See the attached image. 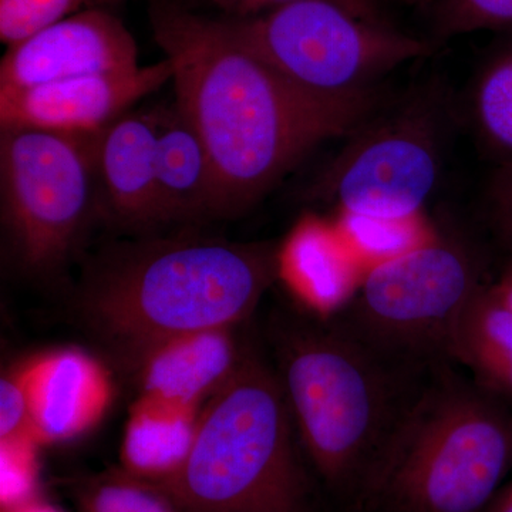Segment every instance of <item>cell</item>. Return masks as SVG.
<instances>
[{
    "mask_svg": "<svg viewBox=\"0 0 512 512\" xmlns=\"http://www.w3.org/2000/svg\"><path fill=\"white\" fill-rule=\"evenodd\" d=\"M151 25L173 67L175 104L210 157L215 218L247 211L375 104L370 89L336 96L303 89L239 45L222 20L174 3H154Z\"/></svg>",
    "mask_w": 512,
    "mask_h": 512,
    "instance_id": "6da1fadb",
    "label": "cell"
},
{
    "mask_svg": "<svg viewBox=\"0 0 512 512\" xmlns=\"http://www.w3.org/2000/svg\"><path fill=\"white\" fill-rule=\"evenodd\" d=\"M279 278V249L208 237H144L103 249L72 301L80 329L130 372L168 340L238 328Z\"/></svg>",
    "mask_w": 512,
    "mask_h": 512,
    "instance_id": "7a4b0ae2",
    "label": "cell"
},
{
    "mask_svg": "<svg viewBox=\"0 0 512 512\" xmlns=\"http://www.w3.org/2000/svg\"><path fill=\"white\" fill-rule=\"evenodd\" d=\"M269 340L302 451L355 511L380 450L433 367L400 365L335 318L278 315Z\"/></svg>",
    "mask_w": 512,
    "mask_h": 512,
    "instance_id": "3957f363",
    "label": "cell"
},
{
    "mask_svg": "<svg viewBox=\"0 0 512 512\" xmlns=\"http://www.w3.org/2000/svg\"><path fill=\"white\" fill-rule=\"evenodd\" d=\"M434 366L387 437L355 512H484L512 468V413Z\"/></svg>",
    "mask_w": 512,
    "mask_h": 512,
    "instance_id": "277c9868",
    "label": "cell"
},
{
    "mask_svg": "<svg viewBox=\"0 0 512 512\" xmlns=\"http://www.w3.org/2000/svg\"><path fill=\"white\" fill-rule=\"evenodd\" d=\"M275 366L244 340L201 407L190 453L161 487L183 512H311V481Z\"/></svg>",
    "mask_w": 512,
    "mask_h": 512,
    "instance_id": "5b68a950",
    "label": "cell"
},
{
    "mask_svg": "<svg viewBox=\"0 0 512 512\" xmlns=\"http://www.w3.org/2000/svg\"><path fill=\"white\" fill-rule=\"evenodd\" d=\"M483 288L467 249L434 237L369 266L335 319L392 362L443 365L458 320Z\"/></svg>",
    "mask_w": 512,
    "mask_h": 512,
    "instance_id": "8992f818",
    "label": "cell"
},
{
    "mask_svg": "<svg viewBox=\"0 0 512 512\" xmlns=\"http://www.w3.org/2000/svg\"><path fill=\"white\" fill-rule=\"evenodd\" d=\"M97 134L2 130L3 227L25 274L46 278L62 271L99 215Z\"/></svg>",
    "mask_w": 512,
    "mask_h": 512,
    "instance_id": "52a82bcc",
    "label": "cell"
},
{
    "mask_svg": "<svg viewBox=\"0 0 512 512\" xmlns=\"http://www.w3.org/2000/svg\"><path fill=\"white\" fill-rule=\"evenodd\" d=\"M222 22L286 79L330 96L369 89L370 80L430 52L423 40L360 18L335 0H295Z\"/></svg>",
    "mask_w": 512,
    "mask_h": 512,
    "instance_id": "ba28073f",
    "label": "cell"
},
{
    "mask_svg": "<svg viewBox=\"0 0 512 512\" xmlns=\"http://www.w3.org/2000/svg\"><path fill=\"white\" fill-rule=\"evenodd\" d=\"M439 153L429 123L400 117L370 130L326 175V194L342 217L403 222L420 217L437 183Z\"/></svg>",
    "mask_w": 512,
    "mask_h": 512,
    "instance_id": "9c48e42d",
    "label": "cell"
},
{
    "mask_svg": "<svg viewBox=\"0 0 512 512\" xmlns=\"http://www.w3.org/2000/svg\"><path fill=\"white\" fill-rule=\"evenodd\" d=\"M136 40L119 18L87 8L19 45L0 62V93L138 69Z\"/></svg>",
    "mask_w": 512,
    "mask_h": 512,
    "instance_id": "30bf717a",
    "label": "cell"
},
{
    "mask_svg": "<svg viewBox=\"0 0 512 512\" xmlns=\"http://www.w3.org/2000/svg\"><path fill=\"white\" fill-rule=\"evenodd\" d=\"M173 79L170 60L130 72L94 74L0 93V127L93 134Z\"/></svg>",
    "mask_w": 512,
    "mask_h": 512,
    "instance_id": "8fae6325",
    "label": "cell"
},
{
    "mask_svg": "<svg viewBox=\"0 0 512 512\" xmlns=\"http://www.w3.org/2000/svg\"><path fill=\"white\" fill-rule=\"evenodd\" d=\"M16 366L28 390L40 447L77 439L109 409L113 399L109 370L83 350H50Z\"/></svg>",
    "mask_w": 512,
    "mask_h": 512,
    "instance_id": "7c38bea8",
    "label": "cell"
},
{
    "mask_svg": "<svg viewBox=\"0 0 512 512\" xmlns=\"http://www.w3.org/2000/svg\"><path fill=\"white\" fill-rule=\"evenodd\" d=\"M157 114L128 113L97 134L99 215L114 227L151 234L163 227L157 195Z\"/></svg>",
    "mask_w": 512,
    "mask_h": 512,
    "instance_id": "4fadbf2b",
    "label": "cell"
},
{
    "mask_svg": "<svg viewBox=\"0 0 512 512\" xmlns=\"http://www.w3.org/2000/svg\"><path fill=\"white\" fill-rule=\"evenodd\" d=\"M237 329L191 333L150 350L128 372L136 382L137 402L201 409L241 359L244 342Z\"/></svg>",
    "mask_w": 512,
    "mask_h": 512,
    "instance_id": "5bb4252c",
    "label": "cell"
},
{
    "mask_svg": "<svg viewBox=\"0 0 512 512\" xmlns=\"http://www.w3.org/2000/svg\"><path fill=\"white\" fill-rule=\"evenodd\" d=\"M357 258L338 225L305 218L279 248V278L315 315L328 318L359 288L365 274Z\"/></svg>",
    "mask_w": 512,
    "mask_h": 512,
    "instance_id": "9a60e30c",
    "label": "cell"
},
{
    "mask_svg": "<svg viewBox=\"0 0 512 512\" xmlns=\"http://www.w3.org/2000/svg\"><path fill=\"white\" fill-rule=\"evenodd\" d=\"M157 195L163 225L215 218V178L201 138L177 104L156 110Z\"/></svg>",
    "mask_w": 512,
    "mask_h": 512,
    "instance_id": "2e32d148",
    "label": "cell"
},
{
    "mask_svg": "<svg viewBox=\"0 0 512 512\" xmlns=\"http://www.w3.org/2000/svg\"><path fill=\"white\" fill-rule=\"evenodd\" d=\"M200 412L136 400L121 444V467L154 483L173 477L190 453Z\"/></svg>",
    "mask_w": 512,
    "mask_h": 512,
    "instance_id": "e0dca14e",
    "label": "cell"
},
{
    "mask_svg": "<svg viewBox=\"0 0 512 512\" xmlns=\"http://www.w3.org/2000/svg\"><path fill=\"white\" fill-rule=\"evenodd\" d=\"M450 360L468 367L485 389L512 396V313L483 288L458 320Z\"/></svg>",
    "mask_w": 512,
    "mask_h": 512,
    "instance_id": "ac0fdd59",
    "label": "cell"
},
{
    "mask_svg": "<svg viewBox=\"0 0 512 512\" xmlns=\"http://www.w3.org/2000/svg\"><path fill=\"white\" fill-rule=\"evenodd\" d=\"M70 491L80 512H183L160 484L121 466L76 478Z\"/></svg>",
    "mask_w": 512,
    "mask_h": 512,
    "instance_id": "d6986e66",
    "label": "cell"
},
{
    "mask_svg": "<svg viewBox=\"0 0 512 512\" xmlns=\"http://www.w3.org/2000/svg\"><path fill=\"white\" fill-rule=\"evenodd\" d=\"M477 117L485 136L512 153V52L490 64L477 90Z\"/></svg>",
    "mask_w": 512,
    "mask_h": 512,
    "instance_id": "ffe728a7",
    "label": "cell"
},
{
    "mask_svg": "<svg viewBox=\"0 0 512 512\" xmlns=\"http://www.w3.org/2000/svg\"><path fill=\"white\" fill-rule=\"evenodd\" d=\"M93 0H0V40L12 47L60 20L90 8Z\"/></svg>",
    "mask_w": 512,
    "mask_h": 512,
    "instance_id": "44dd1931",
    "label": "cell"
},
{
    "mask_svg": "<svg viewBox=\"0 0 512 512\" xmlns=\"http://www.w3.org/2000/svg\"><path fill=\"white\" fill-rule=\"evenodd\" d=\"M36 444H0V511L5 512L39 498Z\"/></svg>",
    "mask_w": 512,
    "mask_h": 512,
    "instance_id": "7402d4cb",
    "label": "cell"
},
{
    "mask_svg": "<svg viewBox=\"0 0 512 512\" xmlns=\"http://www.w3.org/2000/svg\"><path fill=\"white\" fill-rule=\"evenodd\" d=\"M501 28H512V0H443L441 3L443 35Z\"/></svg>",
    "mask_w": 512,
    "mask_h": 512,
    "instance_id": "603a6c76",
    "label": "cell"
},
{
    "mask_svg": "<svg viewBox=\"0 0 512 512\" xmlns=\"http://www.w3.org/2000/svg\"><path fill=\"white\" fill-rule=\"evenodd\" d=\"M13 443L39 446L33 430L28 390L18 366L3 373L0 379V444Z\"/></svg>",
    "mask_w": 512,
    "mask_h": 512,
    "instance_id": "cb8c5ba5",
    "label": "cell"
},
{
    "mask_svg": "<svg viewBox=\"0 0 512 512\" xmlns=\"http://www.w3.org/2000/svg\"><path fill=\"white\" fill-rule=\"evenodd\" d=\"M207 2L215 3L221 8L237 13V18H245V16L259 15V13H264L266 10L278 8V6L295 2V0H207ZM335 2L346 6L360 18L380 22L377 18V10L370 0H335Z\"/></svg>",
    "mask_w": 512,
    "mask_h": 512,
    "instance_id": "d4e9b609",
    "label": "cell"
},
{
    "mask_svg": "<svg viewBox=\"0 0 512 512\" xmlns=\"http://www.w3.org/2000/svg\"><path fill=\"white\" fill-rule=\"evenodd\" d=\"M498 301L512 313V266L504 272L497 285L491 288Z\"/></svg>",
    "mask_w": 512,
    "mask_h": 512,
    "instance_id": "484cf974",
    "label": "cell"
},
{
    "mask_svg": "<svg viewBox=\"0 0 512 512\" xmlns=\"http://www.w3.org/2000/svg\"><path fill=\"white\" fill-rule=\"evenodd\" d=\"M5 512H63L59 508L53 507L52 504L46 503L42 498L29 501V503L20 505V507L13 508V510Z\"/></svg>",
    "mask_w": 512,
    "mask_h": 512,
    "instance_id": "4316f807",
    "label": "cell"
},
{
    "mask_svg": "<svg viewBox=\"0 0 512 512\" xmlns=\"http://www.w3.org/2000/svg\"><path fill=\"white\" fill-rule=\"evenodd\" d=\"M501 197H503L504 210L512 224V165L505 175L503 187H501Z\"/></svg>",
    "mask_w": 512,
    "mask_h": 512,
    "instance_id": "83f0119b",
    "label": "cell"
},
{
    "mask_svg": "<svg viewBox=\"0 0 512 512\" xmlns=\"http://www.w3.org/2000/svg\"><path fill=\"white\" fill-rule=\"evenodd\" d=\"M403 2L416 3L420 2V0H403Z\"/></svg>",
    "mask_w": 512,
    "mask_h": 512,
    "instance_id": "f1b7e54d",
    "label": "cell"
}]
</instances>
